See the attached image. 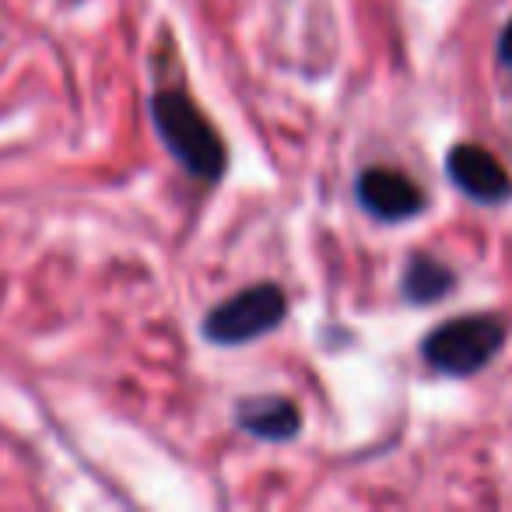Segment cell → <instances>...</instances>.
I'll use <instances>...</instances> for the list:
<instances>
[{
  "label": "cell",
  "instance_id": "cell-1",
  "mask_svg": "<svg viewBox=\"0 0 512 512\" xmlns=\"http://www.w3.org/2000/svg\"><path fill=\"white\" fill-rule=\"evenodd\" d=\"M151 120L158 127V137L172 151L179 165L197 179H218L225 172V141L211 127L204 113L193 106L183 92H158L151 99Z\"/></svg>",
  "mask_w": 512,
  "mask_h": 512
},
{
  "label": "cell",
  "instance_id": "cell-2",
  "mask_svg": "<svg viewBox=\"0 0 512 512\" xmlns=\"http://www.w3.org/2000/svg\"><path fill=\"white\" fill-rule=\"evenodd\" d=\"M505 344V323L498 316L474 313L449 320L425 337V358L446 376H474L491 362Z\"/></svg>",
  "mask_w": 512,
  "mask_h": 512
},
{
  "label": "cell",
  "instance_id": "cell-3",
  "mask_svg": "<svg viewBox=\"0 0 512 512\" xmlns=\"http://www.w3.org/2000/svg\"><path fill=\"white\" fill-rule=\"evenodd\" d=\"M285 313L288 302L278 285H253L207 313L204 337L214 344H246L253 337L271 334L274 327H281Z\"/></svg>",
  "mask_w": 512,
  "mask_h": 512
},
{
  "label": "cell",
  "instance_id": "cell-4",
  "mask_svg": "<svg viewBox=\"0 0 512 512\" xmlns=\"http://www.w3.org/2000/svg\"><path fill=\"white\" fill-rule=\"evenodd\" d=\"M449 179L460 186L467 197L481 200V204H502L512 197V179L502 169L491 151L477 148V144H456L446 158Z\"/></svg>",
  "mask_w": 512,
  "mask_h": 512
},
{
  "label": "cell",
  "instance_id": "cell-5",
  "mask_svg": "<svg viewBox=\"0 0 512 512\" xmlns=\"http://www.w3.org/2000/svg\"><path fill=\"white\" fill-rule=\"evenodd\" d=\"M358 200L365 204V211L383 221L414 218L425 207V193L404 172L393 169H365L362 179H358Z\"/></svg>",
  "mask_w": 512,
  "mask_h": 512
},
{
  "label": "cell",
  "instance_id": "cell-6",
  "mask_svg": "<svg viewBox=\"0 0 512 512\" xmlns=\"http://www.w3.org/2000/svg\"><path fill=\"white\" fill-rule=\"evenodd\" d=\"M235 421H239V428H246L249 435H256V439L281 442L299 432L302 414H299V407H295V400H288V397H253V400H246V404H239Z\"/></svg>",
  "mask_w": 512,
  "mask_h": 512
},
{
  "label": "cell",
  "instance_id": "cell-7",
  "mask_svg": "<svg viewBox=\"0 0 512 512\" xmlns=\"http://www.w3.org/2000/svg\"><path fill=\"white\" fill-rule=\"evenodd\" d=\"M453 271L432 256H414L411 264H407V274H404V295L411 302H435L442 295L453 292Z\"/></svg>",
  "mask_w": 512,
  "mask_h": 512
},
{
  "label": "cell",
  "instance_id": "cell-8",
  "mask_svg": "<svg viewBox=\"0 0 512 512\" xmlns=\"http://www.w3.org/2000/svg\"><path fill=\"white\" fill-rule=\"evenodd\" d=\"M498 57H502L505 67H512V22L505 25L502 39H498Z\"/></svg>",
  "mask_w": 512,
  "mask_h": 512
}]
</instances>
